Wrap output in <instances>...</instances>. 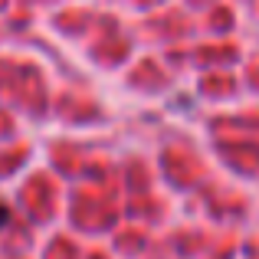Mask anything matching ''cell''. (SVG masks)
Segmentation results:
<instances>
[{"mask_svg": "<svg viewBox=\"0 0 259 259\" xmlns=\"http://www.w3.org/2000/svg\"><path fill=\"white\" fill-rule=\"evenodd\" d=\"M7 217H10V213H7V207H0V223H4Z\"/></svg>", "mask_w": 259, "mask_h": 259, "instance_id": "obj_1", "label": "cell"}]
</instances>
